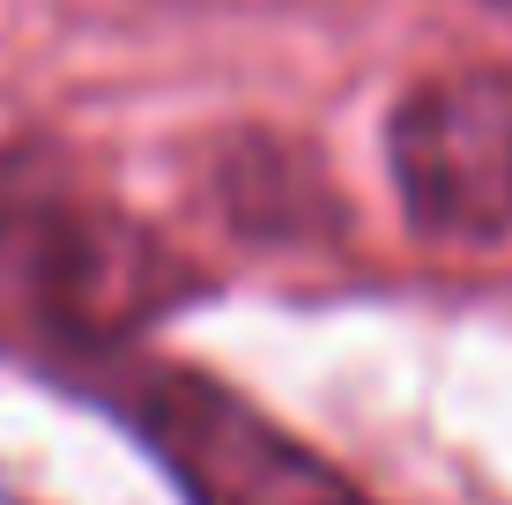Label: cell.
Here are the masks:
<instances>
[{"instance_id": "1", "label": "cell", "mask_w": 512, "mask_h": 505, "mask_svg": "<svg viewBox=\"0 0 512 505\" xmlns=\"http://www.w3.org/2000/svg\"><path fill=\"white\" fill-rule=\"evenodd\" d=\"M119 409L171 468L186 505H372L312 446L201 372H149L134 394H119Z\"/></svg>"}, {"instance_id": "2", "label": "cell", "mask_w": 512, "mask_h": 505, "mask_svg": "<svg viewBox=\"0 0 512 505\" xmlns=\"http://www.w3.org/2000/svg\"><path fill=\"white\" fill-rule=\"evenodd\" d=\"M386 171L423 238H512V82L490 67L416 82L386 119Z\"/></svg>"}, {"instance_id": "3", "label": "cell", "mask_w": 512, "mask_h": 505, "mask_svg": "<svg viewBox=\"0 0 512 505\" xmlns=\"http://www.w3.org/2000/svg\"><path fill=\"white\" fill-rule=\"evenodd\" d=\"M0 275L45 320L82 335H127L179 298V275L156 238H141L119 208H90L75 194H0Z\"/></svg>"}]
</instances>
